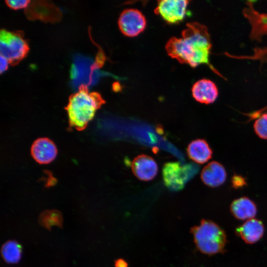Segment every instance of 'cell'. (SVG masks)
Returning <instances> with one entry per match:
<instances>
[{
	"mask_svg": "<svg viewBox=\"0 0 267 267\" xmlns=\"http://www.w3.org/2000/svg\"><path fill=\"white\" fill-rule=\"evenodd\" d=\"M181 35V38L173 37L168 41L166 49L168 55L194 68L207 64L216 72L209 62L212 43L207 28L198 22L188 23Z\"/></svg>",
	"mask_w": 267,
	"mask_h": 267,
	"instance_id": "obj_1",
	"label": "cell"
},
{
	"mask_svg": "<svg viewBox=\"0 0 267 267\" xmlns=\"http://www.w3.org/2000/svg\"><path fill=\"white\" fill-rule=\"evenodd\" d=\"M105 103L98 92H89L86 86L81 85L77 92L70 95L65 107L70 127L78 131L84 130Z\"/></svg>",
	"mask_w": 267,
	"mask_h": 267,
	"instance_id": "obj_2",
	"label": "cell"
},
{
	"mask_svg": "<svg viewBox=\"0 0 267 267\" xmlns=\"http://www.w3.org/2000/svg\"><path fill=\"white\" fill-rule=\"evenodd\" d=\"M197 248L202 253L211 255L223 252L226 243L224 231L215 222L202 220L198 225L190 230Z\"/></svg>",
	"mask_w": 267,
	"mask_h": 267,
	"instance_id": "obj_3",
	"label": "cell"
},
{
	"mask_svg": "<svg viewBox=\"0 0 267 267\" xmlns=\"http://www.w3.org/2000/svg\"><path fill=\"white\" fill-rule=\"evenodd\" d=\"M29 46L23 32L2 29L0 34V55L11 65L18 64L27 55Z\"/></svg>",
	"mask_w": 267,
	"mask_h": 267,
	"instance_id": "obj_4",
	"label": "cell"
},
{
	"mask_svg": "<svg viewBox=\"0 0 267 267\" xmlns=\"http://www.w3.org/2000/svg\"><path fill=\"white\" fill-rule=\"evenodd\" d=\"M198 171L197 166L193 164L181 165L179 162H168L162 169L164 183L170 190H181L186 182Z\"/></svg>",
	"mask_w": 267,
	"mask_h": 267,
	"instance_id": "obj_5",
	"label": "cell"
},
{
	"mask_svg": "<svg viewBox=\"0 0 267 267\" xmlns=\"http://www.w3.org/2000/svg\"><path fill=\"white\" fill-rule=\"evenodd\" d=\"M118 25L124 35L133 37L144 30L146 26V20L139 10L128 8L124 10L120 14Z\"/></svg>",
	"mask_w": 267,
	"mask_h": 267,
	"instance_id": "obj_6",
	"label": "cell"
},
{
	"mask_svg": "<svg viewBox=\"0 0 267 267\" xmlns=\"http://www.w3.org/2000/svg\"><path fill=\"white\" fill-rule=\"evenodd\" d=\"M189 1L186 0L158 1L155 13L169 24H177L185 17Z\"/></svg>",
	"mask_w": 267,
	"mask_h": 267,
	"instance_id": "obj_7",
	"label": "cell"
},
{
	"mask_svg": "<svg viewBox=\"0 0 267 267\" xmlns=\"http://www.w3.org/2000/svg\"><path fill=\"white\" fill-rule=\"evenodd\" d=\"M132 170L139 179L149 181L153 179L158 173V165L154 159L147 155H138L133 160Z\"/></svg>",
	"mask_w": 267,
	"mask_h": 267,
	"instance_id": "obj_8",
	"label": "cell"
},
{
	"mask_svg": "<svg viewBox=\"0 0 267 267\" xmlns=\"http://www.w3.org/2000/svg\"><path fill=\"white\" fill-rule=\"evenodd\" d=\"M31 155L34 160L41 164L51 162L56 158L57 149L53 142L48 138L36 139L31 147Z\"/></svg>",
	"mask_w": 267,
	"mask_h": 267,
	"instance_id": "obj_9",
	"label": "cell"
},
{
	"mask_svg": "<svg viewBox=\"0 0 267 267\" xmlns=\"http://www.w3.org/2000/svg\"><path fill=\"white\" fill-rule=\"evenodd\" d=\"M193 98L201 103H213L218 96L219 92L216 84L208 79H201L197 81L192 88Z\"/></svg>",
	"mask_w": 267,
	"mask_h": 267,
	"instance_id": "obj_10",
	"label": "cell"
},
{
	"mask_svg": "<svg viewBox=\"0 0 267 267\" xmlns=\"http://www.w3.org/2000/svg\"><path fill=\"white\" fill-rule=\"evenodd\" d=\"M201 178L207 186L216 187L224 182L226 173L223 166L220 163L213 161L208 163L202 170Z\"/></svg>",
	"mask_w": 267,
	"mask_h": 267,
	"instance_id": "obj_11",
	"label": "cell"
},
{
	"mask_svg": "<svg viewBox=\"0 0 267 267\" xmlns=\"http://www.w3.org/2000/svg\"><path fill=\"white\" fill-rule=\"evenodd\" d=\"M264 226L262 222L253 218L247 220L236 229L237 234L247 243L253 244L263 236Z\"/></svg>",
	"mask_w": 267,
	"mask_h": 267,
	"instance_id": "obj_12",
	"label": "cell"
},
{
	"mask_svg": "<svg viewBox=\"0 0 267 267\" xmlns=\"http://www.w3.org/2000/svg\"><path fill=\"white\" fill-rule=\"evenodd\" d=\"M186 151L190 159L198 164H204L210 160L212 151L207 142L202 139L192 141L188 145Z\"/></svg>",
	"mask_w": 267,
	"mask_h": 267,
	"instance_id": "obj_13",
	"label": "cell"
},
{
	"mask_svg": "<svg viewBox=\"0 0 267 267\" xmlns=\"http://www.w3.org/2000/svg\"><path fill=\"white\" fill-rule=\"evenodd\" d=\"M230 209L234 217L242 220L253 219L257 213L256 205L247 197H241L233 201Z\"/></svg>",
	"mask_w": 267,
	"mask_h": 267,
	"instance_id": "obj_14",
	"label": "cell"
},
{
	"mask_svg": "<svg viewBox=\"0 0 267 267\" xmlns=\"http://www.w3.org/2000/svg\"><path fill=\"white\" fill-rule=\"evenodd\" d=\"M0 253L5 263L9 264H17L21 258L22 247L18 241L9 240L3 244Z\"/></svg>",
	"mask_w": 267,
	"mask_h": 267,
	"instance_id": "obj_15",
	"label": "cell"
},
{
	"mask_svg": "<svg viewBox=\"0 0 267 267\" xmlns=\"http://www.w3.org/2000/svg\"><path fill=\"white\" fill-rule=\"evenodd\" d=\"M40 224L50 230L53 226L62 228L63 219L61 213L57 210H46L43 211L39 218Z\"/></svg>",
	"mask_w": 267,
	"mask_h": 267,
	"instance_id": "obj_16",
	"label": "cell"
},
{
	"mask_svg": "<svg viewBox=\"0 0 267 267\" xmlns=\"http://www.w3.org/2000/svg\"><path fill=\"white\" fill-rule=\"evenodd\" d=\"M254 128L260 138L267 139V113L262 114L256 120Z\"/></svg>",
	"mask_w": 267,
	"mask_h": 267,
	"instance_id": "obj_17",
	"label": "cell"
},
{
	"mask_svg": "<svg viewBox=\"0 0 267 267\" xmlns=\"http://www.w3.org/2000/svg\"><path fill=\"white\" fill-rule=\"evenodd\" d=\"M5 2L9 7L17 9L26 7L31 1L29 0H6Z\"/></svg>",
	"mask_w": 267,
	"mask_h": 267,
	"instance_id": "obj_18",
	"label": "cell"
},
{
	"mask_svg": "<svg viewBox=\"0 0 267 267\" xmlns=\"http://www.w3.org/2000/svg\"><path fill=\"white\" fill-rule=\"evenodd\" d=\"M233 186L234 187L238 188L245 184L244 179L241 177L235 176L233 177L232 180Z\"/></svg>",
	"mask_w": 267,
	"mask_h": 267,
	"instance_id": "obj_19",
	"label": "cell"
},
{
	"mask_svg": "<svg viewBox=\"0 0 267 267\" xmlns=\"http://www.w3.org/2000/svg\"><path fill=\"white\" fill-rule=\"evenodd\" d=\"M0 73H3L5 71L7 70L8 68V65L9 64L8 61L6 58L2 56V55H0Z\"/></svg>",
	"mask_w": 267,
	"mask_h": 267,
	"instance_id": "obj_20",
	"label": "cell"
},
{
	"mask_svg": "<svg viewBox=\"0 0 267 267\" xmlns=\"http://www.w3.org/2000/svg\"><path fill=\"white\" fill-rule=\"evenodd\" d=\"M115 267H128L127 262L123 259L119 258L115 260Z\"/></svg>",
	"mask_w": 267,
	"mask_h": 267,
	"instance_id": "obj_21",
	"label": "cell"
}]
</instances>
